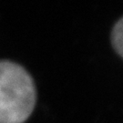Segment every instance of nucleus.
<instances>
[{"instance_id": "f03ea898", "label": "nucleus", "mask_w": 123, "mask_h": 123, "mask_svg": "<svg viewBox=\"0 0 123 123\" xmlns=\"http://www.w3.org/2000/svg\"><path fill=\"white\" fill-rule=\"evenodd\" d=\"M111 44L119 56H123V18L115 23L111 31Z\"/></svg>"}, {"instance_id": "f257e3e1", "label": "nucleus", "mask_w": 123, "mask_h": 123, "mask_svg": "<svg viewBox=\"0 0 123 123\" xmlns=\"http://www.w3.org/2000/svg\"><path fill=\"white\" fill-rule=\"evenodd\" d=\"M37 91L33 78L23 66L0 60V123H23L34 110Z\"/></svg>"}]
</instances>
